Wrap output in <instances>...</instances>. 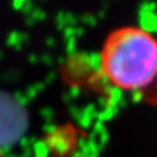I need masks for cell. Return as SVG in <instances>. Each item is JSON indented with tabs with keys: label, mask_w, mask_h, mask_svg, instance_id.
Returning a JSON list of instances; mask_svg holds the SVG:
<instances>
[{
	"label": "cell",
	"mask_w": 157,
	"mask_h": 157,
	"mask_svg": "<svg viewBox=\"0 0 157 157\" xmlns=\"http://www.w3.org/2000/svg\"><path fill=\"white\" fill-rule=\"evenodd\" d=\"M25 128L22 111L14 101L0 99V146L15 141Z\"/></svg>",
	"instance_id": "obj_2"
},
{
	"label": "cell",
	"mask_w": 157,
	"mask_h": 157,
	"mask_svg": "<svg viewBox=\"0 0 157 157\" xmlns=\"http://www.w3.org/2000/svg\"><path fill=\"white\" fill-rule=\"evenodd\" d=\"M100 66L106 78L119 89H146L157 78V40L139 27L115 30L103 45Z\"/></svg>",
	"instance_id": "obj_1"
}]
</instances>
